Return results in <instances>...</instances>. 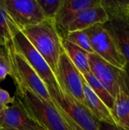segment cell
Segmentation results:
<instances>
[{
	"instance_id": "2",
	"label": "cell",
	"mask_w": 129,
	"mask_h": 130,
	"mask_svg": "<svg viewBox=\"0 0 129 130\" xmlns=\"http://www.w3.org/2000/svg\"><path fill=\"white\" fill-rule=\"evenodd\" d=\"M3 50L10 67L9 76L13 79L16 89H27L54 105L46 85L13 41L3 46Z\"/></svg>"
},
{
	"instance_id": "22",
	"label": "cell",
	"mask_w": 129,
	"mask_h": 130,
	"mask_svg": "<svg viewBox=\"0 0 129 130\" xmlns=\"http://www.w3.org/2000/svg\"><path fill=\"white\" fill-rule=\"evenodd\" d=\"M7 75H10V67L3 47H0V82L4 81Z\"/></svg>"
},
{
	"instance_id": "20",
	"label": "cell",
	"mask_w": 129,
	"mask_h": 130,
	"mask_svg": "<svg viewBox=\"0 0 129 130\" xmlns=\"http://www.w3.org/2000/svg\"><path fill=\"white\" fill-rule=\"evenodd\" d=\"M65 40L80 48L83 49L88 53H94V50L91 47L90 42L87 34L84 32V30H79V31H74L70 32L67 34L65 39Z\"/></svg>"
},
{
	"instance_id": "9",
	"label": "cell",
	"mask_w": 129,
	"mask_h": 130,
	"mask_svg": "<svg viewBox=\"0 0 129 130\" xmlns=\"http://www.w3.org/2000/svg\"><path fill=\"white\" fill-rule=\"evenodd\" d=\"M56 76L62 91L68 92L77 101L84 104V77L69 59L65 51L62 53L59 57Z\"/></svg>"
},
{
	"instance_id": "19",
	"label": "cell",
	"mask_w": 129,
	"mask_h": 130,
	"mask_svg": "<svg viewBox=\"0 0 129 130\" xmlns=\"http://www.w3.org/2000/svg\"><path fill=\"white\" fill-rule=\"evenodd\" d=\"M84 80L90 87L95 94L105 104V105L111 110L115 103V98L108 92V91L103 86V85L95 78L90 72L87 75H83Z\"/></svg>"
},
{
	"instance_id": "5",
	"label": "cell",
	"mask_w": 129,
	"mask_h": 130,
	"mask_svg": "<svg viewBox=\"0 0 129 130\" xmlns=\"http://www.w3.org/2000/svg\"><path fill=\"white\" fill-rule=\"evenodd\" d=\"M63 99L55 105L69 130H99V120L89 109L66 91Z\"/></svg>"
},
{
	"instance_id": "26",
	"label": "cell",
	"mask_w": 129,
	"mask_h": 130,
	"mask_svg": "<svg viewBox=\"0 0 129 130\" xmlns=\"http://www.w3.org/2000/svg\"><path fill=\"white\" fill-rule=\"evenodd\" d=\"M36 130H44V129H42V128L40 127V128H39V129H36Z\"/></svg>"
},
{
	"instance_id": "21",
	"label": "cell",
	"mask_w": 129,
	"mask_h": 130,
	"mask_svg": "<svg viewBox=\"0 0 129 130\" xmlns=\"http://www.w3.org/2000/svg\"><path fill=\"white\" fill-rule=\"evenodd\" d=\"M37 2L45 17L49 19H54L62 5L63 0H37Z\"/></svg>"
},
{
	"instance_id": "1",
	"label": "cell",
	"mask_w": 129,
	"mask_h": 130,
	"mask_svg": "<svg viewBox=\"0 0 129 130\" xmlns=\"http://www.w3.org/2000/svg\"><path fill=\"white\" fill-rule=\"evenodd\" d=\"M21 31L56 75L59 59L64 50L62 39L57 30L54 19L47 18L36 25L22 28Z\"/></svg>"
},
{
	"instance_id": "27",
	"label": "cell",
	"mask_w": 129,
	"mask_h": 130,
	"mask_svg": "<svg viewBox=\"0 0 129 130\" xmlns=\"http://www.w3.org/2000/svg\"><path fill=\"white\" fill-rule=\"evenodd\" d=\"M0 47H3V46H1V45H0Z\"/></svg>"
},
{
	"instance_id": "16",
	"label": "cell",
	"mask_w": 129,
	"mask_h": 130,
	"mask_svg": "<svg viewBox=\"0 0 129 130\" xmlns=\"http://www.w3.org/2000/svg\"><path fill=\"white\" fill-rule=\"evenodd\" d=\"M63 50L69 59L78 69L82 75L90 73L88 62V53L79 46L62 39Z\"/></svg>"
},
{
	"instance_id": "4",
	"label": "cell",
	"mask_w": 129,
	"mask_h": 130,
	"mask_svg": "<svg viewBox=\"0 0 129 130\" xmlns=\"http://www.w3.org/2000/svg\"><path fill=\"white\" fill-rule=\"evenodd\" d=\"M13 43L46 85L54 106L59 104L63 99V94L56 77L48 63L34 49L21 31L14 37Z\"/></svg>"
},
{
	"instance_id": "13",
	"label": "cell",
	"mask_w": 129,
	"mask_h": 130,
	"mask_svg": "<svg viewBox=\"0 0 129 130\" xmlns=\"http://www.w3.org/2000/svg\"><path fill=\"white\" fill-rule=\"evenodd\" d=\"M102 25L113 37L129 63V16L108 20Z\"/></svg>"
},
{
	"instance_id": "7",
	"label": "cell",
	"mask_w": 129,
	"mask_h": 130,
	"mask_svg": "<svg viewBox=\"0 0 129 130\" xmlns=\"http://www.w3.org/2000/svg\"><path fill=\"white\" fill-rule=\"evenodd\" d=\"M88 62L91 73L114 98L120 90L128 93L124 70L115 67L96 53H88Z\"/></svg>"
},
{
	"instance_id": "24",
	"label": "cell",
	"mask_w": 129,
	"mask_h": 130,
	"mask_svg": "<svg viewBox=\"0 0 129 130\" xmlns=\"http://www.w3.org/2000/svg\"><path fill=\"white\" fill-rule=\"evenodd\" d=\"M99 130H123L121 128H119V126L113 125V124H110V123H104V122H99Z\"/></svg>"
},
{
	"instance_id": "14",
	"label": "cell",
	"mask_w": 129,
	"mask_h": 130,
	"mask_svg": "<svg viewBox=\"0 0 129 130\" xmlns=\"http://www.w3.org/2000/svg\"><path fill=\"white\" fill-rule=\"evenodd\" d=\"M83 92L85 106L99 120V122H104L116 126V123L111 113V110L95 94L84 78L83 82Z\"/></svg>"
},
{
	"instance_id": "11",
	"label": "cell",
	"mask_w": 129,
	"mask_h": 130,
	"mask_svg": "<svg viewBox=\"0 0 129 130\" xmlns=\"http://www.w3.org/2000/svg\"><path fill=\"white\" fill-rule=\"evenodd\" d=\"M100 4L101 0H63L59 12L54 18L56 27L62 39H65L67 36L69 25L79 12Z\"/></svg>"
},
{
	"instance_id": "17",
	"label": "cell",
	"mask_w": 129,
	"mask_h": 130,
	"mask_svg": "<svg viewBox=\"0 0 129 130\" xmlns=\"http://www.w3.org/2000/svg\"><path fill=\"white\" fill-rule=\"evenodd\" d=\"M21 31L8 12L0 5V45L5 46L11 43Z\"/></svg>"
},
{
	"instance_id": "6",
	"label": "cell",
	"mask_w": 129,
	"mask_h": 130,
	"mask_svg": "<svg viewBox=\"0 0 129 130\" xmlns=\"http://www.w3.org/2000/svg\"><path fill=\"white\" fill-rule=\"evenodd\" d=\"M84 32L89 37L94 53L115 67L124 70L127 60L113 37L102 24H96Z\"/></svg>"
},
{
	"instance_id": "3",
	"label": "cell",
	"mask_w": 129,
	"mask_h": 130,
	"mask_svg": "<svg viewBox=\"0 0 129 130\" xmlns=\"http://www.w3.org/2000/svg\"><path fill=\"white\" fill-rule=\"evenodd\" d=\"M14 97L21 101L29 117L42 129L69 130L52 104L25 88L16 89Z\"/></svg>"
},
{
	"instance_id": "12",
	"label": "cell",
	"mask_w": 129,
	"mask_h": 130,
	"mask_svg": "<svg viewBox=\"0 0 129 130\" xmlns=\"http://www.w3.org/2000/svg\"><path fill=\"white\" fill-rule=\"evenodd\" d=\"M108 21L107 14L101 4L79 12L68 29V34L85 30L96 24H103Z\"/></svg>"
},
{
	"instance_id": "23",
	"label": "cell",
	"mask_w": 129,
	"mask_h": 130,
	"mask_svg": "<svg viewBox=\"0 0 129 130\" xmlns=\"http://www.w3.org/2000/svg\"><path fill=\"white\" fill-rule=\"evenodd\" d=\"M14 101V97H11L10 94L0 87V113L7 107L9 104H12Z\"/></svg>"
},
{
	"instance_id": "15",
	"label": "cell",
	"mask_w": 129,
	"mask_h": 130,
	"mask_svg": "<svg viewBox=\"0 0 129 130\" xmlns=\"http://www.w3.org/2000/svg\"><path fill=\"white\" fill-rule=\"evenodd\" d=\"M111 113L116 126L123 130H129V95L120 90L115 98V103Z\"/></svg>"
},
{
	"instance_id": "25",
	"label": "cell",
	"mask_w": 129,
	"mask_h": 130,
	"mask_svg": "<svg viewBox=\"0 0 129 130\" xmlns=\"http://www.w3.org/2000/svg\"><path fill=\"white\" fill-rule=\"evenodd\" d=\"M124 71L125 73V85H126L128 94L129 95V63H128V62H127V64L124 69Z\"/></svg>"
},
{
	"instance_id": "10",
	"label": "cell",
	"mask_w": 129,
	"mask_h": 130,
	"mask_svg": "<svg viewBox=\"0 0 129 130\" xmlns=\"http://www.w3.org/2000/svg\"><path fill=\"white\" fill-rule=\"evenodd\" d=\"M39 128L40 126L29 117L15 97L14 102L0 113V130H36Z\"/></svg>"
},
{
	"instance_id": "8",
	"label": "cell",
	"mask_w": 129,
	"mask_h": 130,
	"mask_svg": "<svg viewBox=\"0 0 129 130\" xmlns=\"http://www.w3.org/2000/svg\"><path fill=\"white\" fill-rule=\"evenodd\" d=\"M0 5L5 8L21 30L47 19L37 0H0Z\"/></svg>"
},
{
	"instance_id": "18",
	"label": "cell",
	"mask_w": 129,
	"mask_h": 130,
	"mask_svg": "<svg viewBox=\"0 0 129 130\" xmlns=\"http://www.w3.org/2000/svg\"><path fill=\"white\" fill-rule=\"evenodd\" d=\"M101 5L108 20L129 16V0H101Z\"/></svg>"
}]
</instances>
